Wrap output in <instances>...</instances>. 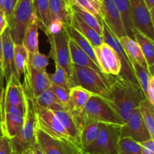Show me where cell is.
Instances as JSON below:
<instances>
[{
    "label": "cell",
    "instance_id": "4dcf8cb0",
    "mask_svg": "<svg viewBox=\"0 0 154 154\" xmlns=\"http://www.w3.org/2000/svg\"><path fill=\"white\" fill-rule=\"evenodd\" d=\"M101 127L102 123H90L81 129L80 143L82 149L90 145L96 139L101 130Z\"/></svg>",
    "mask_w": 154,
    "mask_h": 154
},
{
    "label": "cell",
    "instance_id": "83f0119b",
    "mask_svg": "<svg viewBox=\"0 0 154 154\" xmlns=\"http://www.w3.org/2000/svg\"><path fill=\"white\" fill-rule=\"evenodd\" d=\"M65 29H66L69 38L72 39L98 66L97 60H96V54L94 52V47L91 45V43L78 30L75 29L72 26H68L65 27Z\"/></svg>",
    "mask_w": 154,
    "mask_h": 154
},
{
    "label": "cell",
    "instance_id": "11a10c76",
    "mask_svg": "<svg viewBox=\"0 0 154 154\" xmlns=\"http://www.w3.org/2000/svg\"><path fill=\"white\" fill-rule=\"evenodd\" d=\"M2 2L3 0H0V8H2Z\"/></svg>",
    "mask_w": 154,
    "mask_h": 154
},
{
    "label": "cell",
    "instance_id": "5bb4252c",
    "mask_svg": "<svg viewBox=\"0 0 154 154\" xmlns=\"http://www.w3.org/2000/svg\"><path fill=\"white\" fill-rule=\"evenodd\" d=\"M129 137L138 143H142L151 138L140 114L138 108L134 110L124 124L121 126V137Z\"/></svg>",
    "mask_w": 154,
    "mask_h": 154
},
{
    "label": "cell",
    "instance_id": "681fc988",
    "mask_svg": "<svg viewBox=\"0 0 154 154\" xmlns=\"http://www.w3.org/2000/svg\"><path fill=\"white\" fill-rule=\"evenodd\" d=\"M144 2H145L149 11L154 9V0H144Z\"/></svg>",
    "mask_w": 154,
    "mask_h": 154
},
{
    "label": "cell",
    "instance_id": "9f6ffc18",
    "mask_svg": "<svg viewBox=\"0 0 154 154\" xmlns=\"http://www.w3.org/2000/svg\"><path fill=\"white\" fill-rule=\"evenodd\" d=\"M95 1H97V2H99L102 3V0H95Z\"/></svg>",
    "mask_w": 154,
    "mask_h": 154
},
{
    "label": "cell",
    "instance_id": "277c9868",
    "mask_svg": "<svg viewBox=\"0 0 154 154\" xmlns=\"http://www.w3.org/2000/svg\"><path fill=\"white\" fill-rule=\"evenodd\" d=\"M70 79L72 87H82L95 96L104 98L108 93V75L92 69L72 65Z\"/></svg>",
    "mask_w": 154,
    "mask_h": 154
},
{
    "label": "cell",
    "instance_id": "f35d334b",
    "mask_svg": "<svg viewBox=\"0 0 154 154\" xmlns=\"http://www.w3.org/2000/svg\"><path fill=\"white\" fill-rule=\"evenodd\" d=\"M51 57L42 54L38 51L32 57H28V65L41 72H47L46 69L49 65V60Z\"/></svg>",
    "mask_w": 154,
    "mask_h": 154
},
{
    "label": "cell",
    "instance_id": "30bf717a",
    "mask_svg": "<svg viewBox=\"0 0 154 154\" xmlns=\"http://www.w3.org/2000/svg\"><path fill=\"white\" fill-rule=\"evenodd\" d=\"M35 110L38 128L53 138L60 141L75 142L70 138L65 128L52 111L46 108H38L36 106Z\"/></svg>",
    "mask_w": 154,
    "mask_h": 154
},
{
    "label": "cell",
    "instance_id": "680465c9",
    "mask_svg": "<svg viewBox=\"0 0 154 154\" xmlns=\"http://www.w3.org/2000/svg\"></svg>",
    "mask_w": 154,
    "mask_h": 154
},
{
    "label": "cell",
    "instance_id": "7a4b0ae2",
    "mask_svg": "<svg viewBox=\"0 0 154 154\" xmlns=\"http://www.w3.org/2000/svg\"><path fill=\"white\" fill-rule=\"evenodd\" d=\"M24 96L26 100V115L23 126L20 132L10 140L14 154H23L27 150L32 149L37 144V117L34 97L29 87L23 82Z\"/></svg>",
    "mask_w": 154,
    "mask_h": 154
},
{
    "label": "cell",
    "instance_id": "6f0895ef",
    "mask_svg": "<svg viewBox=\"0 0 154 154\" xmlns=\"http://www.w3.org/2000/svg\"><path fill=\"white\" fill-rule=\"evenodd\" d=\"M81 154H89V153H86V152H84V151H83L82 152V153H81Z\"/></svg>",
    "mask_w": 154,
    "mask_h": 154
},
{
    "label": "cell",
    "instance_id": "9a60e30c",
    "mask_svg": "<svg viewBox=\"0 0 154 154\" xmlns=\"http://www.w3.org/2000/svg\"><path fill=\"white\" fill-rule=\"evenodd\" d=\"M2 100L5 105L26 108V100L20 79L11 75L2 92Z\"/></svg>",
    "mask_w": 154,
    "mask_h": 154
},
{
    "label": "cell",
    "instance_id": "603a6c76",
    "mask_svg": "<svg viewBox=\"0 0 154 154\" xmlns=\"http://www.w3.org/2000/svg\"><path fill=\"white\" fill-rule=\"evenodd\" d=\"M119 41L126 55L130 60L131 63H137L147 69V65L144 55L141 52L139 45L135 42V39H132L129 36L126 35L119 38Z\"/></svg>",
    "mask_w": 154,
    "mask_h": 154
},
{
    "label": "cell",
    "instance_id": "ee69618b",
    "mask_svg": "<svg viewBox=\"0 0 154 154\" xmlns=\"http://www.w3.org/2000/svg\"><path fill=\"white\" fill-rule=\"evenodd\" d=\"M140 144L141 147V154H154L153 139H149Z\"/></svg>",
    "mask_w": 154,
    "mask_h": 154
},
{
    "label": "cell",
    "instance_id": "e575fe53",
    "mask_svg": "<svg viewBox=\"0 0 154 154\" xmlns=\"http://www.w3.org/2000/svg\"><path fill=\"white\" fill-rule=\"evenodd\" d=\"M71 5H75L85 11L92 14L94 16L102 19L103 9L102 3L95 0H70Z\"/></svg>",
    "mask_w": 154,
    "mask_h": 154
},
{
    "label": "cell",
    "instance_id": "1f68e13d",
    "mask_svg": "<svg viewBox=\"0 0 154 154\" xmlns=\"http://www.w3.org/2000/svg\"><path fill=\"white\" fill-rule=\"evenodd\" d=\"M28 52L22 44L14 45V66L17 75L20 79L26 71L27 64H28Z\"/></svg>",
    "mask_w": 154,
    "mask_h": 154
},
{
    "label": "cell",
    "instance_id": "f907efd6",
    "mask_svg": "<svg viewBox=\"0 0 154 154\" xmlns=\"http://www.w3.org/2000/svg\"><path fill=\"white\" fill-rule=\"evenodd\" d=\"M33 150H34L35 154H44L43 151H42V149H41V147H39V145L38 144H36L34 146V147H33Z\"/></svg>",
    "mask_w": 154,
    "mask_h": 154
},
{
    "label": "cell",
    "instance_id": "4fadbf2b",
    "mask_svg": "<svg viewBox=\"0 0 154 154\" xmlns=\"http://www.w3.org/2000/svg\"><path fill=\"white\" fill-rule=\"evenodd\" d=\"M94 52L98 66L101 72L105 75H118L121 69L120 59L117 53L108 45L103 43L95 47Z\"/></svg>",
    "mask_w": 154,
    "mask_h": 154
},
{
    "label": "cell",
    "instance_id": "836d02e7",
    "mask_svg": "<svg viewBox=\"0 0 154 154\" xmlns=\"http://www.w3.org/2000/svg\"><path fill=\"white\" fill-rule=\"evenodd\" d=\"M72 10L75 13H76L87 25L90 26L93 29H94L98 34L102 35L103 34V23H102V19L94 16L92 14L89 12L85 11L79 8L76 7L75 5H71Z\"/></svg>",
    "mask_w": 154,
    "mask_h": 154
},
{
    "label": "cell",
    "instance_id": "2e32d148",
    "mask_svg": "<svg viewBox=\"0 0 154 154\" xmlns=\"http://www.w3.org/2000/svg\"><path fill=\"white\" fill-rule=\"evenodd\" d=\"M102 20L117 38L127 35L121 15L113 0H102Z\"/></svg>",
    "mask_w": 154,
    "mask_h": 154
},
{
    "label": "cell",
    "instance_id": "8992f818",
    "mask_svg": "<svg viewBox=\"0 0 154 154\" xmlns=\"http://www.w3.org/2000/svg\"><path fill=\"white\" fill-rule=\"evenodd\" d=\"M121 126L102 123L99 135L92 144L83 148L89 154H118Z\"/></svg>",
    "mask_w": 154,
    "mask_h": 154
},
{
    "label": "cell",
    "instance_id": "e0dca14e",
    "mask_svg": "<svg viewBox=\"0 0 154 154\" xmlns=\"http://www.w3.org/2000/svg\"><path fill=\"white\" fill-rule=\"evenodd\" d=\"M23 75L24 82L29 87L34 99L48 90L51 85L48 72L36 70L28 64Z\"/></svg>",
    "mask_w": 154,
    "mask_h": 154
},
{
    "label": "cell",
    "instance_id": "5b68a950",
    "mask_svg": "<svg viewBox=\"0 0 154 154\" xmlns=\"http://www.w3.org/2000/svg\"><path fill=\"white\" fill-rule=\"evenodd\" d=\"M34 16L33 0H17L8 20V29L14 45H21L26 29Z\"/></svg>",
    "mask_w": 154,
    "mask_h": 154
},
{
    "label": "cell",
    "instance_id": "3957f363",
    "mask_svg": "<svg viewBox=\"0 0 154 154\" xmlns=\"http://www.w3.org/2000/svg\"><path fill=\"white\" fill-rule=\"evenodd\" d=\"M81 130L86 124L90 123H108V124L122 125L124 122L116 111L108 105L102 97L93 96L90 97L82 112L75 119Z\"/></svg>",
    "mask_w": 154,
    "mask_h": 154
},
{
    "label": "cell",
    "instance_id": "f546056e",
    "mask_svg": "<svg viewBox=\"0 0 154 154\" xmlns=\"http://www.w3.org/2000/svg\"><path fill=\"white\" fill-rule=\"evenodd\" d=\"M113 1L121 15L126 35L131 38L134 39V33H135V29L134 28L132 17H131L129 0H113Z\"/></svg>",
    "mask_w": 154,
    "mask_h": 154
},
{
    "label": "cell",
    "instance_id": "ab89813d",
    "mask_svg": "<svg viewBox=\"0 0 154 154\" xmlns=\"http://www.w3.org/2000/svg\"><path fill=\"white\" fill-rule=\"evenodd\" d=\"M50 89L52 90L57 99L60 101V103L63 105L65 109L66 110V107H67L69 101V91H70V90L54 85V84H51Z\"/></svg>",
    "mask_w": 154,
    "mask_h": 154
},
{
    "label": "cell",
    "instance_id": "44dd1931",
    "mask_svg": "<svg viewBox=\"0 0 154 154\" xmlns=\"http://www.w3.org/2000/svg\"><path fill=\"white\" fill-rule=\"evenodd\" d=\"M72 13L73 14H72L71 26H72L75 29L78 30L81 35H83L94 48L102 45L104 42L103 36L98 34L73 11H72Z\"/></svg>",
    "mask_w": 154,
    "mask_h": 154
},
{
    "label": "cell",
    "instance_id": "ba28073f",
    "mask_svg": "<svg viewBox=\"0 0 154 154\" xmlns=\"http://www.w3.org/2000/svg\"><path fill=\"white\" fill-rule=\"evenodd\" d=\"M48 41L51 45L50 57L53 58L55 63L61 66L68 73L72 75V64L69 51V36L66 29L54 35H48Z\"/></svg>",
    "mask_w": 154,
    "mask_h": 154
},
{
    "label": "cell",
    "instance_id": "7bdbcfd3",
    "mask_svg": "<svg viewBox=\"0 0 154 154\" xmlns=\"http://www.w3.org/2000/svg\"><path fill=\"white\" fill-rule=\"evenodd\" d=\"M0 154H14L11 145L10 139L0 133Z\"/></svg>",
    "mask_w": 154,
    "mask_h": 154
},
{
    "label": "cell",
    "instance_id": "c3c4849f",
    "mask_svg": "<svg viewBox=\"0 0 154 154\" xmlns=\"http://www.w3.org/2000/svg\"><path fill=\"white\" fill-rule=\"evenodd\" d=\"M4 87V78H3L2 72V71H0V102H1L2 91Z\"/></svg>",
    "mask_w": 154,
    "mask_h": 154
},
{
    "label": "cell",
    "instance_id": "db71d44e",
    "mask_svg": "<svg viewBox=\"0 0 154 154\" xmlns=\"http://www.w3.org/2000/svg\"><path fill=\"white\" fill-rule=\"evenodd\" d=\"M63 1H64L65 2L67 3L68 5H70V0H63Z\"/></svg>",
    "mask_w": 154,
    "mask_h": 154
},
{
    "label": "cell",
    "instance_id": "cb8c5ba5",
    "mask_svg": "<svg viewBox=\"0 0 154 154\" xmlns=\"http://www.w3.org/2000/svg\"><path fill=\"white\" fill-rule=\"evenodd\" d=\"M56 117L58 118L61 124L66 130L70 138L81 146L80 143V135H81V129L78 126L73 116L66 110H60V111H53Z\"/></svg>",
    "mask_w": 154,
    "mask_h": 154
},
{
    "label": "cell",
    "instance_id": "7dc6e473",
    "mask_svg": "<svg viewBox=\"0 0 154 154\" xmlns=\"http://www.w3.org/2000/svg\"><path fill=\"white\" fill-rule=\"evenodd\" d=\"M0 71L2 72V35H0Z\"/></svg>",
    "mask_w": 154,
    "mask_h": 154
},
{
    "label": "cell",
    "instance_id": "f6af8a7d",
    "mask_svg": "<svg viewBox=\"0 0 154 154\" xmlns=\"http://www.w3.org/2000/svg\"><path fill=\"white\" fill-rule=\"evenodd\" d=\"M146 99L148 100L150 105L154 107V76L152 77L151 80H150V87H149L148 94H147V96Z\"/></svg>",
    "mask_w": 154,
    "mask_h": 154
},
{
    "label": "cell",
    "instance_id": "816d5d0a",
    "mask_svg": "<svg viewBox=\"0 0 154 154\" xmlns=\"http://www.w3.org/2000/svg\"><path fill=\"white\" fill-rule=\"evenodd\" d=\"M23 154H35V153L34 150H33V148H32V149H30V150H27V151H26L25 153H23Z\"/></svg>",
    "mask_w": 154,
    "mask_h": 154
},
{
    "label": "cell",
    "instance_id": "bcb514c9",
    "mask_svg": "<svg viewBox=\"0 0 154 154\" xmlns=\"http://www.w3.org/2000/svg\"><path fill=\"white\" fill-rule=\"evenodd\" d=\"M0 26L4 29H6L8 27V22L7 19H6V16L2 8H0Z\"/></svg>",
    "mask_w": 154,
    "mask_h": 154
},
{
    "label": "cell",
    "instance_id": "f1b7e54d",
    "mask_svg": "<svg viewBox=\"0 0 154 154\" xmlns=\"http://www.w3.org/2000/svg\"><path fill=\"white\" fill-rule=\"evenodd\" d=\"M34 101L35 105L38 108H46L52 111L66 110L50 88L34 99Z\"/></svg>",
    "mask_w": 154,
    "mask_h": 154
},
{
    "label": "cell",
    "instance_id": "74e56055",
    "mask_svg": "<svg viewBox=\"0 0 154 154\" xmlns=\"http://www.w3.org/2000/svg\"><path fill=\"white\" fill-rule=\"evenodd\" d=\"M118 154H141V144L129 137H122L118 143Z\"/></svg>",
    "mask_w": 154,
    "mask_h": 154
},
{
    "label": "cell",
    "instance_id": "7402d4cb",
    "mask_svg": "<svg viewBox=\"0 0 154 154\" xmlns=\"http://www.w3.org/2000/svg\"><path fill=\"white\" fill-rule=\"evenodd\" d=\"M69 51L71 62L73 66L89 68L97 72H102L99 66L93 61V60L71 38L69 39Z\"/></svg>",
    "mask_w": 154,
    "mask_h": 154
},
{
    "label": "cell",
    "instance_id": "60d3db41",
    "mask_svg": "<svg viewBox=\"0 0 154 154\" xmlns=\"http://www.w3.org/2000/svg\"><path fill=\"white\" fill-rule=\"evenodd\" d=\"M64 28L65 25L61 20H52L45 32L46 35L57 34V33L60 32Z\"/></svg>",
    "mask_w": 154,
    "mask_h": 154
},
{
    "label": "cell",
    "instance_id": "484cf974",
    "mask_svg": "<svg viewBox=\"0 0 154 154\" xmlns=\"http://www.w3.org/2000/svg\"><path fill=\"white\" fill-rule=\"evenodd\" d=\"M49 5L51 20H60L64 23L65 27L71 25L73 14L71 5L63 0H49Z\"/></svg>",
    "mask_w": 154,
    "mask_h": 154
},
{
    "label": "cell",
    "instance_id": "8d00e7d4",
    "mask_svg": "<svg viewBox=\"0 0 154 154\" xmlns=\"http://www.w3.org/2000/svg\"><path fill=\"white\" fill-rule=\"evenodd\" d=\"M49 79L51 84L59 86L63 88L70 90L72 88L71 79L67 72L60 66L55 63V72L52 75L49 74Z\"/></svg>",
    "mask_w": 154,
    "mask_h": 154
},
{
    "label": "cell",
    "instance_id": "8fae6325",
    "mask_svg": "<svg viewBox=\"0 0 154 154\" xmlns=\"http://www.w3.org/2000/svg\"><path fill=\"white\" fill-rule=\"evenodd\" d=\"M36 139L44 154H81L84 151L76 143L53 138L39 128L36 130Z\"/></svg>",
    "mask_w": 154,
    "mask_h": 154
},
{
    "label": "cell",
    "instance_id": "4316f807",
    "mask_svg": "<svg viewBox=\"0 0 154 154\" xmlns=\"http://www.w3.org/2000/svg\"><path fill=\"white\" fill-rule=\"evenodd\" d=\"M33 6L39 27L45 32L51 22L49 0H33Z\"/></svg>",
    "mask_w": 154,
    "mask_h": 154
},
{
    "label": "cell",
    "instance_id": "7c38bea8",
    "mask_svg": "<svg viewBox=\"0 0 154 154\" xmlns=\"http://www.w3.org/2000/svg\"><path fill=\"white\" fill-rule=\"evenodd\" d=\"M129 5L135 29L154 41V21L144 0H129Z\"/></svg>",
    "mask_w": 154,
    "mask_h": 154
},
{
    "label": "cell",
    "instance_id": "b9f144b4",
    "mask_svg": "<svg viewBox=\"0 0 154 154\" xmlns=\"http://www.w3.org/2000/svg\"><path fill=\"white\" fill-rule=\"evenodd\" d=\"M17 1V0H3L1 8L2 9L5 14L7 22L8 20L9 19V17H10L14 9Z\"/></svg>",
    "mask_w": 154,
    "mask_h": 154
},
{
    "label": "cell",
    "instance_id": "ac0fdd59",
    "mask_svg": "<svg viewBox=\"0 0 154 154\" xmlns=\"http://www.w3.org/2000/svg\"><path fill=\"white\" fill-rule=\"evenodd\" d=\"M2 75L5 81L7 83L11 75L17 76L14 66V43L12 40L8 27L2 34Z\"/></svg>",
    "mask_w": 154,
    "mask_h": 154
},
{
    "label": "cell",
    "instance_id": "6da1fadb",
    "mask_svg": "<svg viewBox=\"0 0 154 154\" xmlns=\"http://www.w3.org/2000/svg\"><path fill=\"white\" fill-rule=\"evenodd\" d=\"M108 93L103 99L125 123L146 97L140 86L135 85L119 75H108Z\"/></svg>",
    "mask_w": 154,
    "mask_h": 154
},
{
    "label": "cell",
    "instance_id": "f5cc1de1",
    "mask_svg": "<svg viewBox=\"0 0 154 154\" xmlns=\"http://www.w3.org/2000/svg\"><path fill=\"white\" fill-rule=\"evenodd\" d=\"M5 29H4V28H3V27H2L1 26H0V35H1L2 34L3 32L5 31Z\"/></svg>",
    "mask_w": 154,
    "mask_h": 154
},
{
    "label": "cell",
    "instance_id": "ffe728a7",
    "mask_svg": "<svg viewBox=\"0 0 154 154\" xmlns=\"http://www.w3.org/2000/svg\"><path fill=\"white\" fill-rule=\"evenodd\" d=\"M38 22L35 15L32 18L24 33L22 45L27 51L29 57L38 52Z\"/></svg>",
    "mask_w": 154,
    "mask_h": 154
},
{
    "label": "cell",
    "instance_id": "d6a6232c",
    "mask_svg": "<svg viewBox=\"0 0 154 154\" xmlns=\"http://www.w3.org/2000/svg\"><path fill=\"white\" fill-rule=\"evenodd\" d=\"M140 114L150 136L154 138V109L147 99H144L138 107Z\"/></svg>",
    "mask_w": 154,
    "mask_h": 154
},
{
    "label": "cell",
    "instance_id": "d4e9b609",
    "mask_svg": "<svg viewBox=\"0 0 154 154\" xmlns=\"http://www.w3.org/2000/svg\"><path fill=\"white\" fill-rule=\"evenodd\" d=\"M134 39L139 45L141 51L144 55L147 65V70L151 76H154V41L135 30L134 33Z\"/></svg>",
    "mask_w": 154,
    "mask_h": 154
},
{
    "label": "cell",
    "instance_id": "52a82bcc",
    "mask_svg": "<svg viewBox=\"0 0 154 154\" xmlns=\"http://www.w3.org/2000/svg\"><path fill=\"white\" fill-rule=\"evenodd\" d=\"M26 108L7 105L0 102V133L8 139L14 138L23 126Z\"/></svg>",
    "mask_w": 154,
    "mask_h": 154
},
{
    "label": "cell",
    "instance_id": "9c48e42d",
    "mask_svg": "<svg viewBox=\"0 0 154 154\" xmlns=\"http://www.w3.org/2000/svg\"><path fill=\"white\" fill-rule=\"evenodd\" d=\"M102 23H103V34H102V36H103L104 42L108 44L117 53V56L120 59L121 69H120V72L118 75L123 79L132 83L135 85L139 86L136 77H135V72H134L132 63H131L128 56L126 55L122 45H120L119 38L111 32L109 27L106 25V23L103 20H102Z\"/></svg>",
    "mask_w": 154,
    "mask_h": 154
},
{
    "label": "cell",
    "instance_id": "d6986e66",
    "mask_svg": "<svg viewBox=\"0 0 154 154\" xmlns=\"http://www.w3.org/2000/svg\"><path fill=\"white\" fill-rule=\"evenodd\" d=\"M92 96L91 93L82 87H72L69 91V101L66 111H69L75 119L78 118Z\"/></svg>",
    "mask_w": 154,
    "mask_h": 154
},
{
    "label": "cell",
    "instance_id": "d590c367",
    "mask_svg": "<svg viewBox=\"0 0 154 154\" xmlns=\"http://www.w3.org/2000/svg\"><path fill=\"white\" fill-rule=\"evenodd\" d=\"M132 64L138 84L142 90L143 93H144L145 97L147 98V94H148L149 87H150V80L153 76L150 75L147 68L143 67V66H140L137 63H132Z\"/></svg>",
    "mask_w": 154,
    "mask_h": 154
}]
</instances>
